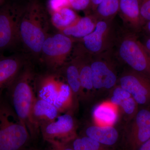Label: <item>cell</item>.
<instances>
[{"mask_svg": "<svg viewBox=\"0 0 150 150\" xmlns=\"http://www.w3.org/2000/svg\"><path fill=\"white\" fill-rule=\"evenodd\" d=\"M101 0H91V10L92 11L94 10L97 6L101 2Z\"/></svg>", "mask_w": 150, "mask_h": 150, "instance_id": "31", "label": "cell"}, {"mask_svg": "<svg viewBox=\"0 0 150 150\" xmlns=\"http://www.w3.org/2000/svg\"><path fill=\"white\" fill-rule=\"evenodd\" d=\"M143 43L145 48L150 54V36L146 38V40H145V42Z\"/></svg>", "mask_w": 150, "mask_h": 150, "instance_id": "30", "label": "cell"}, {"mask_svg": "<svg viewBox=\"0 0 150 150\" xmlns=\"http://www.w3.org/2000/svg\"><path fill=\"white\" fill-rule=\"evenodd\" d=\"M117 55L131 69L150 78V54L134 33L125 31L118 38Z\"/></svg>", "mask_w": 150, "mask_h": 150, "instance_id": "4", "label": "cell"}, {"mask_svg": "<svg viewBox=\"0 0 150 150\" xmlns=\"http://www.w3.org/2000/svg\"><path fill=\"white\" fill-rule=\"evenodd\" d=\"M71 142H48L50 145L48 150H74Z\"/></svg>", "mask_w": 150, "mask_h": 150, "instance_id": "27", "label": "cell"}, {"mask_svg": "<svg viewBox=\"0 0 150 150\" xmlns=\"http://www.w3.org/2000/svg\"><path fill=\"white\" fill-rule=\"evenodd\" d=\"M113 20H98L93 31L79 39L76 51L95 56L112 50L116 40Z\"/></svg>", "mask_w": 150, "mask_h": 150, "instance_id": "5", "label": "cell"}, {"mask_svg": "<svg viewBox=\"0 0 150 150\" xmlns=\"http://www.w3.org/2000/svg\"><path fill=\"white\" fill-rule=\"evenodd\" d=\"M110 102L117 106L121 107L124 112L132 118L139 110V105L131 94L119 86L113 90Z\"/></svg>", "mask_w": 150, "mask_h": 150, "instance_id": "20", "label": "cell"}, {"mask_svg": "<svg viewBox=\"0 0 150 150\" xmlns=\"http://www.w3.org/2000/svg\"><path fill=\"white\" fill-rule=\"evenodd\" d=\"M3 1H4V0H0V6L2 4Z\"/></svg>", "mask_w": 150, "mask_h": 150, "instance_id": "34", "label": "cell"}, {"mask_svg": "<svg viewBox=\"0 0 150 150\" xmlns=\"http://www.w3.org/2000/svg\"><path fill=\"white\" fill-rule=\"evenodd\" d=\"M118 82L139 105L150 107V77L130 69L121 75Z\"/></svg>", "mask_w": 150, "mask_h": 150, "instance_id": "9", "label": "cell"}, {"mask_svg": "<svg viewBox=\"0 0 150 150\" xmlns=\"http://www.w3.org/2000/svg\"><path fill=\"white\" fill-rule=\"evenodd\" d=\"M74 39L62 34L49 35L41 49L43 61L53 72L58 71L67 63L72 50Z\"/></svg>", "mask_w": 150, "mask_h": 150, "instance_id": "6", "label": "cell"}, {"mask_svg": "<svg viewBox=\"0 0 150 150\" xmlns=\"http://www.w3.org/2000/svg\"><path fill=\"white\" fill-rule=\"evenodd\" d=\"M140 16L143 27L150 21V0H140Z\"/></svg>", "mask_w": 150, "mask_h": 150, "instance_id": "25", "label": "cell"}, {"mask_svg": "<svg viewBox=\"0 0 150 150\" xmlns=\"http://www.w3.org/2000/svg\"><path fill=\"white\" fill-rule=\"evenodd\" d=\"M97 21L91 14L83 17H79L72 24L59 31L74 39H81L93 31Z\"/></svg>", "mask_w": 150, "mask_h": 150, "instance_id": "16", "label": "cell"}, {"mask_svg": "<svg viewBox=\"0 0 150 150\" xmlns=\"http://www.w3.org/2000/svg\"><path fill=\"white\" fill-rule=\"evenodd\" d=\"M150 36V21L146 23L142 28Z\"/></svg>", "mask_w": 150, "mask_h": 150, "instance_id": "32", "label": "cell"}, {"mask_svg": "<svg viewBox=\"0 0 150 150\" xmlns=\"http://www.w3.org/2000/svg\"><path fill=\"white\" fill-rule=\"evenodd\" d=\"M48 28L47 17L40 4L32 2L21 11L19 21V38L33 55L41 54L43 43L49 35Z\"/></svg>", "mask_w": 150, "mask_h": 150, "instance_id": "2", "label": "cell"}, {"mask_svg": "<svg viewBox=\"0 0 150 150\" xmlns=\"http://www.w3.org/2000/svg\"><path fill=\"white\" fill-rule=\"evenodd\" d=\"M137 150H150V138L142 144Z\"/></svg>", "mask_w": 150, "mask_h": 150, "instance_id": "29", "label": "cell"}, {"mask_svg": "<svg viewBox=\"0 0 150 150\" xmlns=\"http://www.w3.org/2000/svg\"><path fill=\"white\" fill-rule=\"evenodd\" d=\"M51 14V22L59 30L69 26L79 17L74 10L69 7L59 9Z\"/></svg>", "mask_w": 150, "mask_h": 150, "instance_id": "22", "label": "cell"}, {"mask_svg": "<svg viewBox=\"0 0 150 150\" xmlns=\"http://www.w3.org/2000/svg\"><path fill=\"white\" fill-rule=\"evenodd\" d=\"M40 130L43 139L47 142H70L77 137L74 119L69 112L41 125Z\"/></svg>", "mask_w": 150, "mask_h": 150, "instance_id": "8", "label": "cell"}, {"mask_svg": "<svg viewBox=\"0 0 150 150\" xmlns=\"http://www.w3.org/2000/svg\"><path fill=\"white\" fill-rule=\"evenodd\" d=\"M27 150H38L37 149H36V148L32 147V148H30V149H28Z\"/></svg>", "mask_w": 150, "mask_h": 150, "instance_id": "33", "label": "cell"}, {"mask_svg": "<svg viewBox=\"0 0 150 150\" xmlns=\"http://www.w3.org/2000/svg\"><path fill=\"white\" fill-rule=\"evenodd\" d=\"M119 11L124 22L134 31L143 28L140 16V0H119Z\"/></svg>", "mask_w": 150, "mask_h": 150, "instance_id": "15", "label": "cell"}, {"mask_svg": "<svg viewBox=\"0 0 150 150\" xmlns=\"http://www.w3.org/2000/svg\"><path fill=\"white\" fill-rule=\"evenodd\" d=\"M60 113L54 104L36 96L31 110L33 124L39 133L41 125L54 121L60 115Z\"/></svg>", "mask_w": 150, "mask_h": 150, "instance_id": "14", "label": "cell"}, {"mask_svg": "<svg viewBox=\"0 0 150 150\" xmlns=\"http://www.w3.org/2000/svg\"><path fill=\"white\" fill-rule=\"evenodd\" d=\"M69 7L74 10L85 11L91 9V0H68Z\"/></svg>", "mask_w": 150, "mask_h": 150, "instance_id": "26", "label": "cell"}, {"mask_svg": "<svg viewBox=\"0 0 150 150\" xmlns=\"http://www.w3.org/2000/svg\"><path fill=\"white\" fill-rule=\"evenodd\" d=\"M71 143L74 150H115L85 136L76 137Z\"/></svg>", "mask_w": 150, "mask_h": 150, "instance_id": "24", "label": "cell"}, {"mask_svg": "<svg viewBox=\"0 0 150 150\" xmlns=\"http://www.w3.org/2000/svg\"><path fill=\"white\" fill-rule=\"evenodd\" d=\"M150 138V107L138 110L132 118L125 137L126 147L137 150Z\"/></svg>", "mask_w": 150, "mask_h": 150, "instance_id": "10", "label": "cell"}, {"mask_svg": "<svg viewBox=\"0 0 150 150\" xmlns=\"http://www.w3.org/2000/svg\"><path fill=\"white\" fill-rule=\"evenodd\" d=\"M27 64L23 57L18 56L0 58V98L21 70Z\"/></svg>", "mask_w": 150, "mask_h": 150, "instance_id": "13", "label": "cell"}, {"mask_svg": "<svg viewBox=\"0 0 150 150\" xmlns=\"http://www.w3.org/2000/svg\"><path fill=\"white\" fill-rule=\"evenodd\" d=\"M119 0H101L92 15L97 21L113 20L119 11Z\"/></svg>", "mask_w": 150, "mask_h": 150, "instance_id": "23", "label": "cell"}, {"mask_svg": "<svg viewBox=\"0 0 150 150\" xmlns=\"http://www.w3.org/2000/svg\"><path fill=\"white\" fill-rule=\"evenodd\" d=\"M84 136L111 147L117 143L119 139L118 131L113 126H90L86 129Z\"/></svg>", "mask_w": 150, "mask_h": 150, "instance_id": "17", "label": "cell"}, {"mask_svg": "<svg viewBox=\"0 0 150 150\" xmlns=\"http://www.w3.org/2000/svg\"><path fill=\"white\" fill-rule=\"evenodd\" d=\"M112 50L91 57L94 89H109L117 83V76L112 62Z\"/></svg>", "mask_w": 150, "mask_h": 150, "instance_id": "7", "label": "cell"}, {"mask_svg": "<svg viewBox=\"0 0 150 150\" xmlns=\"http://www.w3.org/2000/svg\"><path fill=\"white\" fill-rule=\"evenodd\" d=\"M117 107L110 101L103 103L97 105L93 111V118L96 125L113 126L118 119Z\"/></svg>", "mask_w": 150, "mask_h": 150, "instance_id": "19", "label": "cell"}, {"mask_svg": "<svg viewBox=\"0 0 150 150\" xmlns=\"http://www.w3.org/2000/svg\"><path fill=\"white\" fill-rule=\"evenodd\" d=\"M59 70H60L61 73L64 74L63 77L69 86L76 99L78 98L83 97L84 95L81 85L79 73L77 66L74 61L72 59L69 63H66Z\"/></svg>", "mask_w": 150, "mask_h": 150, "instance_id": "21", "label": "cell"}, {"mask_svg": "<svg viewBox=\"0 0 150 150\" xmlns=\"http://www.w3.org/2000/svg\"><path fill=\"white\" fill-rule=\"evenodd\" d=\"M21 11L10 6L0 9V50L19 41L18 25Z\"/></svg>", "mask_w": 150, "mask_h": 150, "instance_id": "11", "label": "cell"}, {"mask_svg": "<svg viewBox=\"0 0 150 150\" xmlns=\"http://www.w3.org/2000/svg\"><path fill=\"white\" fill-rule=\"evenodd\" d=\"M48 6L50 12L63 8H69L68 0H49Z\"/></svg>", "mask_w": 150, "mask_h": 150, "instance_id": "28", "label": "cell"}, {"mask_svg": "<svg viewBox=\"0 0 150 150\" xmlns=\"http://www.w3.org/2000/svg\"><path fill=\"white\" fill-rule=\"evenodd\" d=\"M75 57L73 60L78 67L84 96L85 91L89 92L94 89L90 64L91 56L79 51H75Z\"/></svg>", "mask_w": 150, "mask_h": 150, "instance_id": "18", "label": "cell"}, {"mask_svg": "<svg viewBox=\"0 0 150 150\" xmlns=\"http://www.w3.org/2000/svg\"><path fill=\"white\" fill-rule=\"evenodd\" d=\"M58 71L35 77L34 90L37 97L53 104L55 100L67 84Z\"/></svg>", "mask_w": 150, "mask_h": 150, "instance_id": "12", "label": "cell"}, {"mask_svg": "<svg viewBox=\"0 0 150 150\" xmlns=\"http://www.w3.org/2000/svg\"><path fill=\"white\" fill-rule=\"evenodd\" d=\"M35 79L33 70L27 64L6 89L8 103L25 125L32 139L36 138L39 134L33 126L31 118L33 105L36 98Z\"/></svg>", "mask_w": 150, "mask_h": 150, "instance_id": "1", "label": "cell"}, {"mask_svg": "<svg viewBox=\"0 0 150 150\" xmlns=\"http://www.w3.org/2000/svg\"><path fill=\"white\" fill-rule=\"evenodd\" d=\"M31 138L8 101L0 98V150H22Z\"/></svg>", "mask_w": 150, "mask_h": 150, "instance_id": "3", "label": "cell"}]
</instances>
